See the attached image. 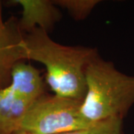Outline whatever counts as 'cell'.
<instances>
[{
    "label": "cell",
    "instance_id": "obj_1",
    "mask_svg": "<svg viewBox=\"0 0 134 134\" xmlns=\"http://www.w3.org/2000/svg\"><path fill=\"white\" fill-rule=\"evenodd\" d=\"M24 45L27 60L45 66L46 82L54 95L83 100L86 92V69L99 56L97 49L60 44L40 29L25 34Z\"/></svg>",
    "mask_w": 134,
    "mask_h": 134
},
{
    "label": "cell",
    "instance_id": "obj_2",
    "mask_svg": "<svg viewBox=\"0 0 134 134\" xmlns=\"http://www.w3.org/2000/svg\"><path fill=\"white\" fill-rule=\"evenodd\" d=\"M86 92L81 113L90 124L123 119L134 104V76L98 56L86 69Z\"/></svg>",
    "mask_w": 134,
    "mask_h": 134
},
{
    "label": "cell",
    "instance_id": "obj_3",
    "mask_svg": "<svg viewBox=\"0 0 134 134\" xmlns=\"http://www.w3.org/2000/svg\"><path fill=\"white\" fill-rule=\"evenodd\" d=\"M82 101L46 93L30 106L13 134H58L89 127L93 124L83 118Z\"/></svg>",
    "mask_w": 134,
    "mask_h": 134
},
{
    "label": "cell",
    "instance_id": "obj_4",
    "mask_svg": "<svg viewBox=\"0 0 134 134\" xmlns=\"http://www.w3.org/2000/svg\"><path fill=\"white\" fill-rule=\"evenodd\" d=\"M2 6L0 1V90L10 84L15 65L27 60L24 45L25 34L19 27V19L11 16L5 20Z\"/></svg>",
    "mask_w": 134,
    "mask_h": 134
},
{
    "label": "cell",
    "instance_id": "obj_5",
    "mask_svg": "<svg viewBox=\"0 0 134 134\" xmlns=\"http://www.w3.org/2000/svg\"><path fill=\"white\" fill-rule=\"evenodd\" d=\"M11 2L21 6L22 14L19 24L25 34L35 29H43L49 33L62 17L60 10L54 1L14 0Z\"/></svg>",
    "mask_w": 134,
    "mask_h": 134
},
{
    "label": "cell",
    "instance_id": "obj_6",
    "mask_svg": "<svg viewBox=\"0 0 134 134\" xmlns=\"http://www.w3.org/2000/svg\"><path fill=\"white\" fill-rule=\"evenodd\" d=\"M25 61H20L14 66L10 86L20 97L34 103L46 94L45 84L38 69Z\"/></svg>",
    "mask_w": 134,
    "mask_h": 134
},
{
    "label": "cell",
    "instance_id": "obj_7",
    "mask_svg": "<svg viewBox=\"0 0 134 134\" xmlns=\"http://www.w3.org/2000/svg\"><path fill=\"white\" fill-rule=\"evenodd\" d=\"M33 103L15 92L10 86L0 90V134H13Z\"/></svg>",
    "mask_w": 134,
    "mask_h": 134
},
{
    "label": "cell",
    "instance_id": "obj_8",
    "mask_svg": "<svg viewBox=\"0 0 134 134\" xmlns=\"http://www.w3.org/2000/svg\"><path fill=\"white\" fill-rule=\"evenodd\" d=\"M58 7L66 9L75 20H83L87 17L100 1L98 0H56Z\"/></svg>",
    "mask_w": 134,
    "mask_h": 134
},
{
    "label": "cell",
    "instance_id": "obj_9",
    "mask_svg": "<svg viewBox=\"0 0 134 134\" xmlns=\"http://www.w3.org/2000/svg\"><path fill=\"white\" fill-rule=\"evenodd\" d=\"M58 134H123V119H110L104 120L84 129Z\"/></svg>",
    "mask_w": 134,
    "mask_h": 134
}]
</instances>
